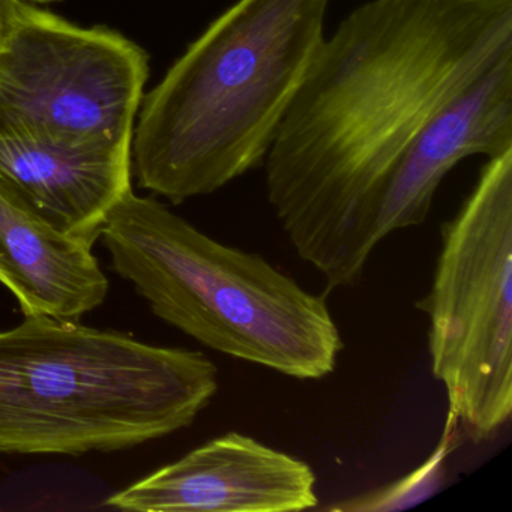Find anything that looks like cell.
I'll list each match as a JSON object with an SVG mask.
<instances>
[{"instance_id":"1","label":"cell","mask_w":512,"mask_h":512,"mask_svg":"<svg viewBox=\"0 0 512 512\" xmlns=\"http://www.w3.org/2000/svg\"><path fill=\"white\" fill-rule=\"evenodd\" d=\"M511 52L512 0H367L325 38L263 164L269 205L329 290L361 280L413 137Z\"/></svg>"},{"instance_id":"2","label":"cell","mask_w":512,"mask_h":512,"mask_svg":"<svg viewBox=\"0 0 512 512\" xmlns=\"http://www.w3.org/2000/svg\"><path fill=\"white\" fill-rule=\"evenodd\" d=\"M331 0H235L143 97L131 163L173 205L265 163L325 41Z\"/></svg>"},{"instance_id":"3","label":"cell","mask_w":512,"mask_h":512,"mask_svg":"<svg viewBox=\"0 0 512 512\" xmlns=\"http://www.w3.org/2000/svg\"><path fill=\"white\" fill-rule=\"evenodd\" d=\"M218 385L217 365L197 350L25 317L0 331V455L134 448L190 427Z\"/></svg>"},{"instance_id":"4","label":"cell","mask_w":512,"mask_h":512,"mask_svg":"<svg viewBox=\"0 0 512 512\" xmlns=\"http://www.w3.org/2000/svg\"><path fill=\"white\" fill-rule=\"evenodd\" d=\"M100 239L152 313L197 343L293 379L334 373L344 344L325 298L260 254L221 244L133 190Z\"/></svg>"},{"instance_id":"5","label":"cell","mask_w":512,"mask_h":512,"mask_svg":"<svg viewBox=\"0 0 512 512\" xmlns=\"http://www.w3.org/2000/svg\"><path fill=\"white\" fill-rule=\"evenodd\" d=\"M428 319L431 373L473 442L512 413V151L487 160L440 229Z\"/></svg>"},{"instance_id":"6","label":"cell","mask_w":512,"mask_h":512,"mask_svg":"<svg viewBox=\"0 0 512 512\" xmlns=\"http://www.w3.org/2000/svg\"><path fill=\"white\" fill-rule=\"evenodd\" d=\"M148 77L130 38L26 2L0 47V133L131 148Z\"/></svg>"},{"instance_id":"7","label":"cell","mask_w":512,"mask_h":512,"mask_svg":"<svg viewBox=\"0 0 512 512\" xmlns=\"http://www.w3.org/2000/svg\"><path fill=\"white\" fill-rule=\"evenodd\" d=\"M106 505L139 512H292L316 508L319 496L310 464L230 431L112 494Z\"/></svg>"},{"instance_id":"8","label":"cell","mask_w":512,"mask_h":512,"mask_svg":"<svg viewBox=\"0 0 512 512\" xmlns=\"http://www.w3.org/2000/svg\"><path fill=\"white\" fill-rule=\"evenodd\" d=\"M512 151V52L440 107L418 131L389 175L377 215V244L421 226L443 179L473 155Z\"/></svg>"},{"instance_id":"9","label":"cell","mask_w":512,"mask_h":512,"mask_svg":"<svg viewBox=\"0 0 512 512\" xmlns=\"http://www.w3.org/2000/svg\"><path fill=\"white\" fill-rule=\"evenodd\" d=\"M131 148L0 133V182L50 223L95 245L131 187Z\"/></svg>"},{"instance_id":"10","label":"cell","mask_w":512,"mask_h":512,"mask_svg":"<svg viewBox=\"0 0 512 512\" xmlns=\"http://www.w3.org/2000/svg\"><path fill=\"white\" fill-rule=\"evenodd\" d=\"M92 248L0 182V284L23 316L79 320L101 307L110 284Z\"/></svg>"},{"instance_id":"11","label":"cell","mask_w":512,"mask_h":512,"mask_svg":"<svg viewBox=\"0 0 512 512\" xmlns=\"http://www.w3.org/2000/svg\"><path fill=\"white\" fill-rule=\"evenodd\" d=\"M458 424V419L452 413H448L442 442L415 472L409 473L388 487L341 502L332 509L349 512L398 511L418 505L436 494L445 484V461L457 443Z\"/></svg>"},{"instance_id":"12","label":"cell","mask_w":512,"mask_h":512,"mask_svg":"<svg viewBox=\"0 0 512 512\" xmlns=\"http://www.w3.org/2000/svg\"><path fill=\"white\" fill-rule=\"evenodd\" d=\"M25 4V0H0V47L10 34Z\"/></svg>"},{"instance_id":"13","label":"cell","mask_w":512,"mask_h":512,"mask_svg":"<svg viewBox=\"0 0 512 512\" xmlns=\"http://www.w3.org/2000/svg\"><path fill=\"white\" fill-rule=\"evenodd\" d=\"M29 4H53V2H61V0H25Z\"/></svg>"}]
</instances>
